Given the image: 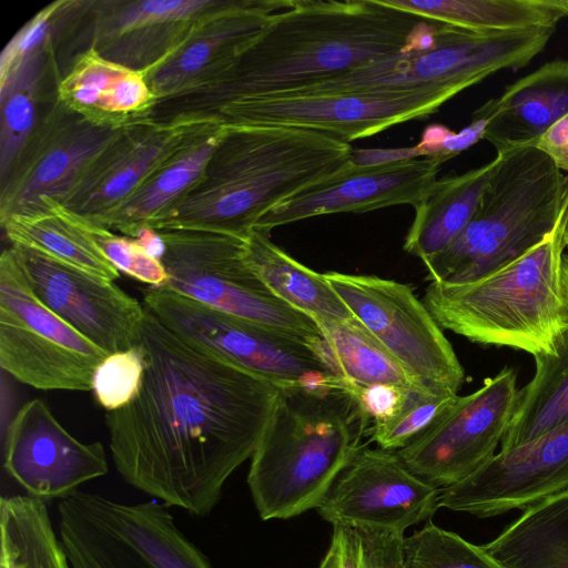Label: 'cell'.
I'll list each match as a JSON object with an SVG mask.
<instances>
[{
	"label": "cell",
	"instance_id": "obj_1",
	"mask_svg": "<svg viewBox=\"0 0 568 568\" xmlns=\"http://www.w3.org/2000/svg\"><path fill=\"white\" fill-rule=\"evenodd\" d=\"M135 346L139 393L105 415L113 464L136 490L206 517L252 457L280 387L187 344L145 306Z\"/></svg>",
	"mask_w": 568,
	"mask_h": 568
},
{
	"label": "cell",
	"instance_id": "obj_2",
	"mask_svg": "<svg viewBox=\"0 0 568 568\" xmlns=\"http://www.w3.org/2000/svg\"><path fill=\"white\" fill-rule=\"evenodd\" d=\"M422 19L381 0H297L216 79L153 101L159 124L210 122L225 105L290 92L398 52Z\"/></svg>",
	"mask_w": 568,
	"mask_h": 568
},
{
	"label": "cell",
	"instance_id": "obj_3",
	"mask_svg": "<svg viewBox=\"0 0 568 568\" xmlns=\"http://www.w3.org/2000/svg\"><path fill=\"white\" fill-rule=\"evenodd\" d=\"M349 143L301 128L223 126L196 183L149 226L245 240L273 207L344 168Z\"/></svg>",
	"mask_w": 568,
	"mask_h": 568
},
{
	"label": "cell",
	"instance_id": "obj_4",
	"mask_svg": "<svg viewBox=\"0 0 568 568\" xmlns=\"http://www.w3.org/2000/svg\"><path fill=\"white\" fill-rule=\"evenodd\" d=\"M367 429L343 392L280 388L247 486L263 520L317 508Z\"/></svg>",
	"mask_w": 568,
	"mask_h": 568
},
{
	"label": "cell",
	"instance_id": "obj_5",
	"mask_svg": "<svg viewBox=\"0 0 568 568\" xmlns=\"http://www.w3.org/2000/svg\"><path fill=\"white\" fill-rule=\"evenodd\" d=\"M566 210L554 231L524 255L475 281L430 282L424 303L442 328L473 343L555 353L568 327L562 283Z\"/></svg>",
	"mask_w": 568,
	"mask_h": 568
},
{
	"label": "cell",
	"instance_id": "obj_6",
	"mask_svg": "<svg viewBox=\"0 0 568 568\" xmlns=\"http://www.w3.org/2000/svg\"><path fill=\"white\" fill-rule=\"evenodd\" d=\"M500 156L466 227L424 262L430 282L463 284L480 278L524 255L556 227L561 171L534 146Z\"/></svg>",
	"mask_w": 568,
	"mask_h": 568
},
{
	"label": "cell",
	"instance_id": "obj_7",
	"mask_svg": "<svg viewBox=\"0 0 568 568\" xmlns=\"http://www.w3.org/2000/svg\"><path fill=\"white\" fill-rule=\"evenodd\" d=\"M556 28L474 32L442 23L427 51L399 50L344 74L275 95L298 97L362 91L439 89L458 94L503 69L527 65Z\"/></svg>",
	"mask_w": 568,
	"mask_h": 568
},
{
	"label": "cell",
	"instance_id": "obj_8",
	"mask_svg": "<svg viewBox=\"0 0 568 568\" xmlns=\"http://www.w3.org/2000/svg\"><path fill=\"white\" fill-rule=\"evenodd\" d=\"M170 508L80 489L61 499L58 534L71 568H213Z\"/></svg>",
	"mask_w": 568,
	"mask_h": 568
},
{
	"label": "cell",
	"instance_id": "obj_9",
	"mask_svg": "<svg viewBox=\"0 0 568 568\" xmlns=\"http://www.w3.org/2000/svg\"><path fill=\"white\" fill-rule=\"evenodd\" d=\"M143 305L187 344L280 388L343 392L331 361L291 336L221 312L165 286L149 287Z\"/></svg>",
	"mask_w": 568,
	"mask_h": 568
},
{
	"label": "cell",
	"instance_id": "obj_10",
	"mask_svg": "<svg viewBox=\"0 0 568 568\" xmlns=\"http://www.w3.org/2000/svg\"><path fill=\"white\" fill-rule=\"evenodd\" d=\"M165 287L221 312L251 321L305 343L329 359L317 323L275 296L248 267L244 240L195 230L158 231Z\"/></svg>",
	"mask_w": 568,
	"mask_h": 568
},
{
	"label": "cell",
	"instance_id": "obj_11",
	"mask_svg": "<svg viewBox=\"0 0 568 568\" xmlns=\"http://www.w3.org/2000/svg\"><path fill=\"white\" fill-rule=\"evenodd\" d=\"M109 354L36 296L11 248L0 257V365L38 389L92 390Z\"/></svg>",
	"mask_w": 568,
	"mask_h": 568
},
{
	"label": "cell",
	"instance_id": "obj_12",
	"mask_svg": "<svg viewBox=\"0 0 568 568\" xmlns=\"http://www.w3.org/2000/svg\"><path fill=\"white\" fill-rule=\"evenodd\" d=\"M129 120L88 114L55 97L1 176L0 222L60 204Z\"/></svg>",
	"mask_w": 568,
	"mask_h": 568
},
{
	"label": "cell",
	"instance_id": "obj_13",
	"mask_svg": "<svg viewBox=\"0 0 568 568\" xmlns=\"http://www.w3.org/2000/svg\"><path fill=\"white\" fill-rule=\"evenodd\" d=\"M349 312L416 377L450 394L465 372L424 302L403 283L373 275L323 273Z\"/></svg>",
	"mask_w": 568,
	"mask_h": 568
},
{
	"label": "cell",
	"instance_id": "obj_14",
	"mask_svg": "<svg viewBox=\"0 0 568 568\" xmlns=\"http://www.w3.org/2000/svg\"><path fill=\"white\" fill-rule=\"evenodd\" d=\"M454 97L453 92L439 89L270 95L230 103L210 122L222 126L301 128L349 143L407 121L426 119Z\"/></svg>",
	"mask_w": 568,
	"mask_h": 568
},
{
	"label": "cell",
	"instance_id": "obj_15",
	"mask_svg": "<svg viewBox=\"0 0 568 568\" xmlns=\"http://www.w3.org/2000/svg\"><path fill=\"white\" fill-rule=\"evenodd\" d=\"M518 397L516 371L505 366L477 390L457 395L429 428L397 454L414 474L437 488L455 485L496 454Z\"/></svg>",
	"mask_w": 568,
	"mask_h": 568
},
{
	"label": "cell",
	"instance_id": "obj_16",
	"mask_svg": "<svg viewBox=\"0 0 568 568\" xmlns=\"http://www.w3.org/2000/svg\"><path fill=\"white\" fill-rule=\"evenodd\" d=\"M440 488L414 474L397 452L362 445L317 506L323 519L404 536L430 520Z\"/></svg>",
	"mask_w": 568,
	"mask_h": 568
},
{
	"label": "cell",
	"instance_id": "obj_17",
	"mask_svg": "<svg viewBox=\"0 0 568 568\" xmlns=\"http://www.w3.org/2000/svg\"><path fill=\"white\" fill-rule=\"evenodd\" d=\"M36 296L108 354L135 346L144 306L104 280L36 250L11 244Z\"/></svg>",
	"mask_w": 568,
	"mask_h": 568
},
{
	"label": "cell",
	"instance_id": "obj_18",
	"mask_svg": "<svg viewBox=\"0 0 568 568\" xmlns=\"http://www.w3.org/2000/svg\"><path fill=\"white\" fill-rule=\"evenodd\" d=\"M568 489V419L499 450L462 481L440 489L439 507L479 518L527 509Z\"/></svg>",
	"mask_w": 568,
	"mask_h": 568
},
{
	"label": "cell",
	"instance_id": "obj_19",
	"mask_svg": "<svg viewBox=\"0 0 568 568\" xmlns=\"http://www.w3.org/2000/svg\"><path fill=\"white\" fill-rule=\"evenodd\" d=\"M2 464L27 495L43 501L61 500L109 470L103 445L73 437L39 398L24 403L8 426Z\"/></svg>",
	"mask_w": 568,
	"mask_h": 568
},
{
	"label": "cell",
	"instance_id": "obj_20",
	"mask_svg": "<svg viewBox=\"0 0 568 568\" xmlns=\"http://www.w3.org/2000/svg\"><path fill=\"white\" fill-rule=\"evenodd\" d=\"M442 163L419 158L392 164L358 166L351 161L268 211L254 229L271 230L310 217L416 206L437 181Z\"/></svg>",
	"mask_w": 568,
	"mask_h": 568
},
{
	"label": "cell",
	"instance_id": "obj_21",
	"mask_svg": "<svg viewBox=\"0 0 568 568\" xmlns=\"http://www.w3.org/2000/svg\"><path fill=\"white\" fill-rule=\"evenodd\" d=\"M291 0H223L187 38L143 73L153 101L196 89L221 75ZM152 101V102H153Z\"/></svg>",
	"mask_w": 568,
	"mask_h": 568
},
{
	"label": "cell",
	"instance_id": "obj_22",
	"mask_svg": "<svg viewBox=\"0 0 568 568\" xmlns=\"http://www.w3.org/2000/svg\"><path fill=\"white\" fill-rule=\"evenodd\" d=\"M222 1H87L92 18L88 49L112 63L145 73L171 54Z\"/></svg>",
	"mask_w": 568,
	"mask_h": 568
},
{
	"label": "cell",
	"instance_id": "obj_23",
	"mask_svg": "<svg viewBox=\"0 0 568 568\" xmlns=\"http://www.w3.org/2000/svg\"><path fill=\"white\" fill-rule=\"evenodd\" d=\"M202 123L158 124L130 115L125 126L89 164L60 205L77 217L99 225Z\"/></svg>",
	"mask_w": 568,
	"mask_h": 568
},
{
	"label": "cell",
	"instance_id": "obj_24",
	"mask_svg": "<svg viewBox=\"0 0 568 568\" xmlns=\"http://www.w3.org/2000/svg\"><path fill=\"white\" fill-rule=\"evenodd\" d=\"M481 109L493 116L485 140L493 144L497 155L532 146L550 125L568 113V60L542 64Z\"/></svg>",
	"mask_w": 568,
	"mask_h": 568
},
{
	"label": "cell",
	"instance_id": "obj_25",
	"mask_svg": "<svg viewBox=\"0 0 568 568\" xmlns=\"http://www.w3.org/2000/svg\"><path fill=\"white\" fill-rule=\"evenodd\" d=\"M223 126L203 122L164 158L113 212L97 225L133 239L169 210L200 179Z\"/></svg>",
	"mask_w": 568,
	"mask_h": 568
},
{
	"label": "cell",
	"instance_id": "obj_26",
	"mask_svg": "<svg viewBox=\"0 0 568 568\" xmlns=\"http://www.w3.org/2000/svg\"><path fill=\"white\" fill-rule=\"evenodd\" d=\"M501 156L434 183L415 206L404 250L423 262L443 252L466 227Z\"/></svg>",
	"mask_w": 568,
	"mask_h": 568
},
{
	"label": "cell",
	"instance_id": "obj_27",
	"mask_svg": "<svg viewBox=\"0 0 568 568\" xmlns=\"http://www.w3.org/2000/svg\"><path fill=\"white\" fill-rule=\"evenodd\" d=\"M268 234L254 229L244 240V258L275 296L316 323L353 316L324 274L297 262L274 244Z\"/></svg>",
	"mask_w": 568,
	"mask_h": 568
},
{
	"label": "cell",
	"instance_id": "obj_28",
	"mask_svg": "<svg viewBox=\"0 0 568 568\" xmlns=\"http://www.w3.org/2000/svg\"><path fill=\"white\" fill-rule=\"evenodd\" d=\"M481 546L501 568H568V489L528 507Z\"/></svg>",
	"mask_w": 568,
	"mask_h": 568
},
{
	"label": "cell",
	"instance_id": "obj_29",
	"mask_svg": "<svg viewBox=\"0 0 568 568\" xmlns=\"http://www.w3.org/2000/svg\"><path fill=\"white\" fill-rule=\"evenodd\" d=\"M11 244L26 246L91 275L113 281L119 271L105 257L82 221L59 203L1 221Z\"/></svg>",
	"mask_w": 568,
	"mask_h": 568
},
{
	"label": "cell",
	"instance_id": "obj_30",
	"mask_svg": "<svg viewBox=\"0 0 568 568\" xmlns=\"http://www.w3.org/2000/svg\"><path fill=\"white\" fill-rule=\"evenodd\" d=\"M420 19L474 31L556 27L568 17L557 0H381Z\"/></svg>",
	"mask_w": 568,
	"mask_h": 568
},
{
	"label": "cell",
	"instance_id": "obj_31",
	"mask_svg": "<svg viewBox=\"0 0 568 568\" xmlns=\"http://www.w3.org/2000/svg\"><path fill=\"white\" fill-rule=\"evenodd\" d=\"M317 325L344 384L395 386L419 394L436 390L412 374L354 315Z\"/></svg>",
	"mask_w": 568,
	"mask_h": 568
},
{
	"label": "cell",
	"instance_id": "obj_32",
	"mask_svg": "<svg viewBox=\"0 0 568 568\" xmlns=\"http://www.w3.org/2000/svg\"><path fill=\"white\" fill-rule=\"evenodd\" d=\"M554 351L534 356L535 375L519 389L501 450L528 443L568 419V327L556 339Z\"/></svg>",
	"mask_w": 568,
	"mask_h": 568
},
{
	"label": "cell",
	"instance_id": "obj_33",
	"mask_svg": "<svg viewBox=\"0 0 568 568\" xmlns=\"http://www.w3.org/2000/svg\"><path fill=\"white\" fill-rule=\"evenodd\" d=\"M0 568H71L45 501L0 498Z\"/></svg>",
	"mask_w": 568,
	"mask_h": 568
},
{
	"label": "cell",
	"instance_id": "obj_34",
	"mask_svg": "<svg viewBox=\"0 0 568 568\" xmlns=\"http://www.w3.org/2000/svg\"><path fill=\"white\" fill-rule=\"evenodd\" d=\"M52 55L53 37L0 70V176L10 169L39 122L42 82Z\"/></svg>",
	"mask_w": 568,
	"mask_h": 568
},
{
	"label": "cell",
	"instance_id": "obj_35",
	"mask_svg": "<svg viewBox=\"0 0 568 568\" xmlns=\"http://www.w3.org/2000/svg\"><path fill=\"white\" fill-rule=\"evenodd\" d=\"M402 568H501L483 548L433 521L405 537Z\"/></svg>",
	"mask_w": 568,
	"mask_h": 568
},
{
	"label": "cell",
	"instance_id": "obj_36",
	"mask_svg": "<svg viewBox=\"0 0 568 568\" xmlns=\"http://www.w3.org/2000/svg\"><path fill=\"white\" fill-rule=\"evenodd\" d=\"M405 536L333 525L329 547L318 568H402Z\"/></svg>",
	"mask_w": 568,
	"mask_h": 568
},
{
	"label": "cell",
	"instance_id": "obj_37",
	"mask_svg": "<svg viewBox=\"0 0 568 568\" xmlns=\"http://www.w3.org/2000/svg\"><path fill=\"white\" fill-rule=\"evenodd\" d=\"M125 70L88 49L59 80L57 98L75 110L101 116L99 108L102 100L115 79Z\"/></svg>",
	"mask_w": 568,
	"mask_h": 568
},
{
	"label": "cell",
	"instance_id": "obj_38",
	"mask_svg": "<svg viewBox=\"0 0 568 568\" xmlns=\"http://www.w3.org/2000/svg\"><path fill=\"white\" fill-rule=\"evenodd\" d=\"M143 375V357L136 346L109 354L93 375L95 400L106 412L126 406L138 395Z\"/></svg>",
	"mask_w": 568,
	"mask_h": 568
},
{
	"label": "cell",
	"instance_id": "obj_39",
	"mask_svg": "<svg viewBox=\"0 0 568 568\" xmlns=\"http://www.w3.org/2000/svg\"><path fill=\"white\" fill-rule=\"evenodd\" d=\"M457 394H430L416 398L394 418L368 429L378 447L397 452L427 428L452 405Z\"/></svg>",
	"mask_w": 568,
	"mask_h": 568
},
{
	"label": "cell",
	"instance_id": "obj_40",
	"mask_svg": "<svg viewBox=\"0 0 568 568\" xmlns=\"http://www.w3.org/2000/svg\"><path fill=\"white\" fill-rule=\"evenodd\" d=\"M81 221L105 257L119 272L151 287H162L168 284L169 274L163 263L150 256L134 239L118 235L111 230Z\"/></svg>",
	"mask_w": 568,
	"mask_h": 568
},
{
	"label": "cell",
	"instance_id": "obj_41",
	"mask_svg": "<svg viewBox=\"0 0 568 568\" xmlns=\"http://www.w3.org/2000/svg\"><path fill=\"white\" fill-rule=\"evenodd\" d=\"M344 393L355 406L367 433L369 428L397 416L419 396L430 395L395 386L355 384H345Z\"/></svg>",
	"mask_w": 568,
	"mask_h": 568
},
{
	"label": "cell",
	"instance_id": "obj_42",
	"mask_svg": "<svg viewBox=\"0 0 568 568\" xmlns=\"http://www.w3.org/2000/svg\"><path fill=\"white\" fill-rule=\"evenodd\" d=\"M73 1H57L42 9L7 44L1 54L0 70L31 52L53 37V27L69 12Z\"/></svg>",
	"mask_w": 568,
	"mask_h": 568
},
{
	"label": "cell",
	"instance_id": "obj_43",
	"mask_svg": "<svg viewBox=\"0 0 568 568\" xmlns=\"http://www.w3.org/2000/svg\"><path fill=\"white\" fill-rule=\"evenodd\" d=\"M490 120L491 118L489 116H471V122L459 132L450 130L444 138L436 156L433 159L443 164L485 139Z\"/></svg>",
	"mask_w": 568,
	"mask_h": 568
},
{
	"label": "cell",
	"instance_id": "obj_44",
	"mask_svg": "<svg viewBox=\"0 0 568 568\" xmlns=\"http://www.w3.org/2000/svg\"><path fill=\"white\" fill-rule=\"evenodd\" d=\"M560 171H568V113L550 125L532 144Z\"/></svg>",
	"mask_w": 568,
	"mask_h": 568
},
{
	"label": "cell",
	"instance_id": "obj_45",
	"mask_svg": "<svg viewBox=\"0 0 568 568\" xmlns=\"http://www.w3.org/2000/svg\"><path fill=\"white\" fill-rule=\"evenodd\" d=\"M424 158L417 146L387 149H353L351 162L358 166H374Z\"/></svg>",
	"mask_w": 568,
	"mask_h": 568
},
{
	"label": "cell",
	"instance_id": "obj_46",
	"mask_svg": "<svg viewBox=\"0 0 568 568\" xmlns=\"http://www.w3.org/2000/svg\"><path fill=\"white\" fill-rule=\"evenodd\" d=\"M133 239L150 256L162 260L166 247L161 234L156 230L143 226Z\"/></svg>",
	"mask_w": 568,
	"mask_h": 568
},
{
	"label": "cell",
	"instance_id": "obj_47",
	"mask_svg": "<svg viewBox=\"0 0 568 568\" xmlns=\"http://www.w3.org/2000/svg\"><path fill=\"white\" fill-rule=\"evenodd\" d=\"M562 204L566 210L565 242H568V175L564 176L562 182Z\"/></svg>",
	"mask_w": 568,
	"mask_h": 568
},
{
	"label": "cell",
	"instance_id": "obj_48",
	"mask_svg": "<svg viewBox=\"0 0 568 568\" xmlns=\"http://www.w3.org/2000/svg\"><path fill=\"white\" fill-rule=\"evenodd\" d=\"M562 283H564V292L565 298L568 305V253L564 254L562 258Z\"/></svg>",
	"mask_w": 568,
	"mask_h": 568
},
{
	"label": "cell",
	"instance_id": "obj_49",
	"mask_svg": "<svg viewBox=\"0 0 568 568\" xmlns=\"http://www.w3.org/2000/svg\"><path fill=\"white\" fill-rule=\"evenodd\" d=\"M558 4L568 11V0H557Z\"/></svg>",
	"mask_w": 568,
	"mask_h": 568
},
{
	"label": "cell",
	"instance_id": "obj_50",
	"mask_svg": "<svg viewBox=\"0 0 568 568\" xmlns=\"http://www.w3.org/2000/svg\"><path fill=\"white\" fill-rule=\"evenodd\" d=\"M566 248L568 250V242H566Z\"/></svg>",
	"mask_w": 568,
	"mask_h": 568
}]
</instances>
